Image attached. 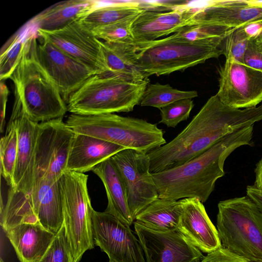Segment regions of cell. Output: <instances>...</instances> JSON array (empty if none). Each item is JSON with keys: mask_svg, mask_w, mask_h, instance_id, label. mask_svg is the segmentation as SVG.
I'll return each instance as SVG.
<instances>
[{"mask_svg": "<svg viewBox=\"0 0 262 262\" xmlns=\"http://www.w3.org/2000/svg\"><path fill=\"white\" fill-rule=\"evenodd\" d=\"M33 29L28 25L25 29L15 34L3 46L0 55L1 81L10 79L14 72L23 57L28 38Z\"/></svg>", "mask_w": 262, "mask_h": 262, "instance_id": "obj_27", "label": "cell"}, {"mask_svg": "<svg viewBox=\"0 0 262 262\" xmlns=\"http://www.w3.org/2000/svg\"><path fill=\"white\" fill-rule=\"evenodd\" d=\"M133 40L118 42L100 40L101 74L120 76L135 82L149 80L136 65Z\"/></svg>", "mask_w": 262, "mask_h": 262, "instance_id": "obj_23", "label": "cell"}, {"mask_svg": "<svg viewBox=\"0 0 262 262\" xmlns=\"http://www.w3.org/2000/svg\"><path fill=\"white\" fill-rule=\"evenodd\" d=\"M38 262H75L64 224Z\"/></svg>", "mask_w": 262, "mask_h": 262, "instance_id": "obj_31", "label": "cell"}, {"mask_svg": "<svg viewBox=\"0 0 262 262\" xmlns=\"http://www.w3.org/2000/svg\"><path fill=\"white\" fill-rule=\"evenodd\" d=\"M109 262H112V261L109 260Z\"/></svg>", "mask_w": 262, "mask_h": 262, "instance_id": "obj_42", "label": "cell"}, {"mask_svg": "<svg viewBox=\"0 0 262 262\" xmlns=\"http://www.w3.org/2000/svg\"><path fill=\"white\" fill-rule=\"evenodd\" d=\"M219 89L216 95L225 104L241 109L262 102V72L244 63L226 59L220 67Z\"/></svg>", "mask_w": 262, "mask_h": 262, "instance_id": "obj_13", "label": "cell"}, {"mask_svg": "<svg viewBox=\"0 0 262 262\" xmlns=\"http://www.w3.org/2000/svg\"><path fill=\"white\" fill-rule=\"evenodd\" d=\"M262 120V105L231 107L216 95L210 97L187 126L169 142L147 154L151 173L182 165L224 137Z\"/></svg>", "mask_w": 262, "mask_h": 262, "instance_id": "obj_1", "label": "cell"}, {"mask_svg": "<svg viewBox=\"0 0 262 262\" xmlns=\"http://www.w3.org/2000/svg\"><path fill=\"white\" fill-rule=\"evenodd\" d=\"M134 224L146 262H200L204 257L178 229L160 232Z\"/></svg>", "mask_w": 262, "mask_h": 262, "instance_id": "obj_14", "label": "cell"}, {"mask_svg": "<svg viewBox=\"0 0 262 262\" xmlns=\"http://www.w3.org/2000/svg\"><path fill=\"white\" fill-rule=\"evenodd\" d=\"M1 262H4L2 258H1Z\"/></svg>", "mask_w": 262, "mask_h": 262, "instance_id": "obj_41", "label": "cell"}, {"mask_svg": "<svg viewBox=\"0 0 262 262\" xmlns=\"http://www.w3.org/2000/svg\"><path fill=\"white\" fill-rule=\"evenodd\" d=\"M149 82H135L120 76L96 74L70 96L66 102L68 111L80 115L131 112L140 104Z\"/></svg>", "mask_w": 262, "mask_h": 262, "instance_id": "obj_7", "label": "cell"}, {"mask_svg": "<svg viewBox=\"0 0 262 262\" xmlns=\"http://www.w3.org/2000/svg\"><path fill=\"white\" fill-rule=\"evenodd\" d=\"M183 211L177 229L196 248L207 254L222 247L216 228L197 198L181 199Z\"/></svg>", "mask_w": 262, "mask_h": 262, "instance_id": "obj_18", "label": "cell"}, {"mask_svg": "<svg viewBox=\"0 0 262 262\" xmlns=\"http://www.w3.org/2000/svg\"><path fill=\"white\" fill-rule=\"evenodd\" d=\"M35 54L38 62L56 85L66 102L72 93L96 74L43 39L41 42H37Z\"/></svg>", "mask_w": 262, "mask_h": 262, "instance_id": "obj_15", "label": "cell"}, {"mask_svg": "<svg viewBox=\"0 0 262 262\" xmlns=\"http://www.w3.org/2000/svg\"><path fill=\"white\" fill-rule=\"evenodd\" d=\"M226 36L190 40L174 33L150 41L133 40L134 59L146 79L182 71L224 55Z\"/></svg>", "mask_w": 262, "mask_h": 262, "instance_id": "obj_3", "label": "cell"}, {"mask_svg": "<svg viewBox=\"0 0 262 262\" xmlns=\"http://www.w3.org/2000/svg\"><path fill=\"white\" fill-rule=\"evenodd\" d=\"M177 5L167 12L144 10L132 25L134 40L137 42L155 40L171 33H176L186 26L182 11Z\"/></svg>", "mask_w": 262, "mask_h": 262, "instance_id": "obj_21", "label": "cell"}, {"mask_svg": "<svg viewBox=\"0 0 262 262\" xmlns=\"http://www.w3.org/2000/svg\"><path fill=\"white\" fill-rule=\"evenodd\" d=\"M193 106V102L189 98L173 102L160 109L159 122L167 127H175L181 122L187 120Z\"/></svg>", "mask_w": 262, "mask_h": 262, "instance_id": "obj_33", "label": "cell"}, {"mask_svg": "<svg viewBox=\"0 0 262 262\" xmlns=\"http://www.w3.org/2000/svg\"><path fill=\"white\" fill-rule=\"evenodd\" d=\"M246 193L257 205L262 213V191L253 185H249L247 187Z\"/></svg>", "mask_w": 262, "mask_h": 262, "instance_id": "obj_39", "label": "cell"}, {"mask_svg": "<svg viewBox=\"0 0 262 262\" xmlns=\"http://www.w3.org/2000/svg\"><path fill=\"white\" fill-rule=\"evenodd\" d=\"M253 126L234 132L182 165L152 173L159 198L174 201L197 198L205 203L217 180L224 176V165L228 157L240 146L253 145Z\"/></svg>", "mask_w": 262, "mask_h": 262, "instance_id": "obj_2", "label": "cell"}, {"mask_svg": "<svg viewBox=\"0 0 262 262\" xmlns=\"http://www.w3.org/2000/svg\"><path fill=\"white\" fill-rule=\"evenodd\" d=\"M1 125L0 130L2 133L5 123V117L7 103L9 94V90L3 81H1Z\"/></svg>", "mask_w": 262, "mask_h": 262, "instance_id": "obj_38", "label": "cell"}, {"mask_svg": "<svg viewBox=\"0 0 262 262\" xmlns=\"http://www.w3.org/2000/svg\"><path fill=\"white\" fill-rule=\"evenodd\" d=\"M261 105H262V104H261Z\"/></svg>", "mask_w": 262, "mask_h": 262, "instance_id": "obj_43", "label": "cell"}, {"mask_svg": "<svg viewBox=\"0 0 262 262\" xmlns=\"http://www.w3.org/2000/svg\"><path fill=\"white\" fill-rule=\"evenodd\" d=\"M144 9L137 2H126L99 5L79 21L85 27L93 29L136 16Z\"/></svg>", "mask_w": 262, "mask_h": 262, "instance_id": "obj_26", "label": "cell"}, {"mask_svg": "<svg viewBox=\"0 0 262 262\" xmlns=\"http://www.w3.org/2000/svg\"><path fill=\"white\" fill-rule=\"evenodd\" d=\"M255 180L254 186L262 191V158L257 163L255 168Z\"/></svg>", "mask_w": 262, "mask_h": 262, "instance_id": "obj_40", "label": "cell"}, {"mask_svg": "<svg viewBox=\"0 0 262 262\" xmlns=\"http://www.w3.org/2000/svg\"><path fill=\"white\" fill-rule=\"evenodd\" d=\"M92 171L101 180L105 189L108 203L105 211L123 224L132 225L134 220L128 208L126 188L112 159L99 164Z\"/></svg>", "mask_w": 262, "mask_h": 262, "instance_id": "obj_24", "label": "cell"}, {"mask_svg": "<svg viewBox=\"0 0 262 262\" xmlns=\"http://www.w3.org/2000/svg\"><path fill=\"white\" fill-rule=\"evenodd\" d=\"M216 229L222 247L249 262H262V213L247 195L220 201Z\"/></svg>", "mask_w": 262, "mask_h": 262, "instance_id": "obj_6", "label": "cell"}, {"mask_svg": "<svg viewBox=\"0 0 262 262\" xmlns=\"http://www.w3.org/2000/svg\"><path fill=\"white\" fill-rule=\"evenodd\" d=\"M66 123L76 134L95 137L146 154L166 143L164 132L156 124L142 119L114 113L71 114Z\"/></svg>", "mask_w": 262, "mask_h": 262, "instance_id": "obj_5", "label": "cell"}, {"mask_svg": "<svg viewBox=\"0 0 262 262\" xmlns=\"http://www.w3.org/2000/svg\"><path fill=\"white\" fill-rule=\"evenodd\" d=\"M37 32L32 31L10 79L14 83V97L25 113L32 121L39 123L62 117L68 108L56 85L37 60Z\"/></svg>", "mask_w": 262, "mask_h": 262, "instance_id": "obj_4", "label": "cell"}, {"mask_svg": "<svg viewBox=\"0 0 262 262\" xmlns=\"http://www.w3.org/2000/svg\"><path fill=\"white\" fill-rule=\"evenodd\" d=\"M198 96V92L195 91H181L173 88L169 84H161L158 82L148 83L142 94L140 105L161 109L176 101L192 99Z\"/></svg>", "mask_w": 262, "mask_h": 262, "instance_id": "obj_28", "label": "cell"}, {"mask_svg": "<svg viewBox=\"0 0 262 262\" xmlns=\"http://www.w3.org/2000/svg\"><path fill=\"white\" fill-rule=\"evenodd\" d=\"M242 26L249 40L262 42V18L250 21Z\"/></svg>", "mask_w": 262, "mask_h": 262, "instance_id": "obj_37", "label": "cell"}, {"mask_svg": "<svg viewBox=\"0 0 262 262\" xmlns=\"http://www.w3.org/2000/svg\"><path fill=\"white\" fill-rule=\"evenodd\" d=\"M40 38L85 64L96 74H101L100 40L79 20L59 30H36Z\"/></svg>", "mask_w": 262, "mask_h": 262, "instance_id": "obj_16", "label": "cell"}, {"mask_svg": "<svg viewBox=\"0 0 262 262\" xmlns=\"http://www.w3.org/2000/svg\"><path fill=\"white\" fill-rule=\"evenodd\" d=\"M231 29L219 25H197L184 27L176 34L190 40H197L226 36Z\"/></svg>", "mask_w": 262, "mask_h": 262, "instance_id": "obj_34", "label": "cell"}, {"mask_svg": "<svg viewBox=\"0 0 262 262\" xmlns=\"http://www.w3.org/2000/svg\"><path fill=\"white\" fill-rule=\"evenodd\" d=\"M5 233L20 262H38L56 235L38 222L19 224Z\"/></svg>", "mask_w": 262, "mask_h": 262, "instance_id": "obj_20", "label": "cell"}, {"mask_svg": "<svg viewBox=\"0 0 262 262\" xmlns=\"http://www.w3.org/2000/svg\"><path fill=\"white\" fill-rule=\"evenodd\" d=\"M249 41L243 26L230 29L224 41V55L226 59L244 63V57Z\"/></svg>", "mask_w": 262, "mask_h": 262, "instance_id": "obj_32", "label": "cell"}, {"mask_svg": "<svg viewBox=\"0 0 262 262\" xmlns=\"http://www.w3.org/2000/svg\"><path fill=\"white\" fill-rule=\"evenodd\" d=\"M244 63L262 72V42L249 40L244 57Z\"/></svg>", "mask_w": 262, "mask_h": 262, "instance_id": "obj_35", "label": "cell"}, {"mask_svg": "<svg viewBox=\"0 0 262 262\" xmlns=\"http://www.w3.org/2000/svg\"><path fill=\"white\" fill-rule=\"evenodd\" d=\"M75 134L62 117L38 123L33 185L41 180L55 182L61 178Z\"/></svg>", "mask_w": 262, "mask_h": 262, "instance_id": "obj_10", "label": "cell"}, {"mask_svg": "<svg viewBox=\"0 0 262 262\" xmlns=\"http://www.w3.org/2000/svg\"><path fill=\"white\" fill-rule=\"evenodd\" d=\"M125 149L121 146L95 137L75 133L66 171L83 173L92 171L99 164Z\"/></svg>", "mask_w": 262, "mask_h": 262, "instance_id": "obj_19", "label": "cell"}, {"mask_svg": "<svg viewBox=\"0 0 262 262\" xmlns=\"http://www.w3.org/2000/svg\"><path fill=\"white\" fill-rule=\"evenodd\" d=\"M4 220L8 228L23 223L38 222L46 229L56 234L64 223L60 179L55 182L39 181L26 195L9 191Z\"/></svg>", "mask_w": 262, "mask_h": 262, "instance_id": "obj_8", "label": "cell"}, {"mask_svg": "<svg viewBox=\"0 0 262 262\" xmlns=\"http://www.w3.org/2000/svg\"><path fill=\"white\" fill-rule=\"evenodd\" d=\"M138 16V15H137ZM135 16L113 24L98 27L91 30L94 35L104 41L118 42H128L134 39L132 26L136 19Z\"/></svg>", "mask_w": 262, "mask_h": 262, "instance_id": "obj_30", "label": "cell"}, {"mask_svg": "<svg viewBox=\"0 0 262 262\" xmlns=\"http://www.w3.org/2000/svg\"><path fill=\"white\" fill-rule=\"evenodd\" d=\"M200 262H249L244 258L221 247L208 253Z\"/></svg>", "mask_w": 262, "mask_h": 262, "instance_id": "obj_36", "label": "cell"}, {"mask_svg": "<svg viewBox=\"0 0 262 262\" xmlns=\"http://www.w3.org/2000/svg\"><path fill=\"white\" fill-rule=\"evenodd\" d=\"M182 211L181 200L158 198L136 216L135 222L155 231H171L177 229Z\"/></svg>", "mask_w": 262, "mask_h": 262, "instance_id": "obj_25", "label": "cell"}, {"mask_svg": "<svg viewBox=\"0 0 262 262\" xmlns=\"http://www.w3.org/2000/svg\"><path fill=\"white\" fill-rule=\"evenodd\" d=\"M18 135L15 122L10 120L6 134L0 141L1 173L7 184L13 186V176L16 165Z\"/></svg>", "mask_w": 262, "mask_h": 262, "instance_id": "obj_29", "label": "cell"}, {"mask_svg": "<svg viewBox=\"0 0 262 262\" xmlns=\"http://www.w3.org/2000/svg\"><path fill=\"white\" fill-rule=\"evenodd\" d=\"M111 159L126 188L128 208L135 221L141 212L159 198L158 189L150 171L149 158L146 154L125 149Z\"/></svg>", "mask_w": 262, "mask_h": 262, "instance_id": "obj_11", "label": "cell"}, {"mask_svg": "<svg viewBox=\"0 0 262 262\" xmlns=\"http://www.w3.org/2000/svg\"><path fill=\"white\" fill-rule=\"evenodd\" d=\"M99 2L94 0H71L50 6L33 17L29 25L35 29L54 31L79 20L94 8Z\"/></svg>", "mask_w": 262, "mask_h": 262, "instance_id": "obj_22", "label": "cell"}, {"mask_svg": "<svg viewBox=\"0 0 262 262\" xmlns=\"http://www.w3.org/2000/svg\"><path fill=\"white\" fill-rule=\"evenodd\" d=\"M89 176L66 171L60 179L63 203L64 223L75 262L94 248L91 200L88 191Z\"/></svg>", "mask_w": 262, "mask_h": 262, "instance_id": "obj_9", "label": "cell"}, {"mask_svg": "<svg viewBox=\"0 0 262 262\" xmlns=\"http://www.w3.org/2000/svg\"><path fill=\"white\" fill-rule=\"evenodd\" d=\"M94 244L112 262H146L138 238L130 228L115 216L93 208L91 214Z\"/></svg>", "mask_w": 262, "mask_h": 262, "instance_id": "obj_12", "label": "cell"}, {"mask_svg": "<svg viewBox=\"0 0 262 262\" xmlns=\"http://www.w3.org/2000/svg\"><path fill=\"white\" fill-rule=\"evenodd\" d=\"M10 120L16 125L18 135L17 156L10 190L24 195L32 190L34 182V158L38 123L32 121L22 108L19 100L14 102Z\"/></svg>", "mask_w": 262, "mask_h": 262, "instance_id": "obj_17", "label": "cell"}]
</instances>
